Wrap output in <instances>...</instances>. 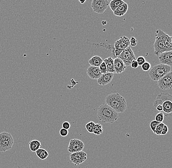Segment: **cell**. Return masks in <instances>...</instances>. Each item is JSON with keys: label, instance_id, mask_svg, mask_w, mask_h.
I'll return each mask as SVG.
<instances>
[{"label": "cell", "instance_id": "obj_1", "mask_svg": "<svg viewBox=\"0 0 172 168\" xmlns=\"http://www.w3.org/2000/svg\"><path fill=\"white\" fill-rule=\"evenodd\" d=\"M156 40L154 44V53L158 56L163 52L172 51L171 37L162 30H157L155 34Z\"/></svg>", "mask_w": 172, "mask_h": 168}, {"label": "cell", "instance_id": "obj_2", "mask_svg": "<svg viewBox=\"0 0 172 168\" xmlns=\"http://www.w3.org/2000/svg\"><path fill=\"white\" fill-rule=\"evenodd\" d=\"M105 103L118 113H123L127 109L126 100L120 93L108 95L106 97Z\"/></svg>", "mask_w": 172, "mask_h": 168}, {"label": "cell", "instance_id": "obj_3", "mask_svg": "<svg viewBox=\"0 0 172 168\" xmlns=\"http://www.w3.org/2000/svg\"><path fill=\"white\" fill-rule=\"evenodd\" d=\"M97 116L99 120L104 123L113 124L118 119V113L106 103L99 107Z\"/></svg>", "mask_w": 172, "mask_h": 168}, {"label": "cell", "instance_id": "obj_4", "mask_svg": "<svg viewBox=\"0 0 172 168\" xmlns=\"http://www.w3.org/2000/svg\"><path fill=\"white\" fill-rule=\"evenodd\" d=\"M161 105L163 107L164 116L170 117L172 116V95L167 93H161L156 97L154 102V107Z\"/></svg>", "mask_w": 172, "mask_h": 168}, {"label": "cell", "instance_id": "obj_5", "mask_svg": "<svg viewBox=\"0 0 172 168\" xmlns=\"http://www.w3.org/2000/svg\"><path fill=\"white\" fill-rule=\"evenodd\" d=\"M171 71V67L162 64H160L154 66L150 69L149 74L150 78L152 80L157 81Z\"/></svg>", "mask_w": 172, "mask_h": 168}, {"label": "cell", "instance_id": "obj_6", "mask_svg": "<svg viewBox=\"0 0 172 168\" xmlns=\"http://www.w3.org/2000/svg\"><path fill=\"white\" fill-rule=\"evenodd\" d=\"M14 139L11 133L3 132L0 133V152H6L11 149L14 144Z\"/></svg>", "mask_w": 172, "mask_h": 168}, {"label": "cell", "instance_id": "obj_7", "mask_svg": "<svg viewBox=\"0 0 172 168\" xmlns=\"http://www.w3.org/2000/svg\"><path fill=\"white\" fill-rule=\"evenodd\" d=\"M130 40L126 36H122L120 40L115 42V56L117 57L124 49L130 46Z\"/></svg>", "mask_w": 172, "mask_h": 168}, {"label": "cell", "instance_id": "obj_8", "mask_svg": "<svg viewBox=\"0 0 172 168\" xmlns=\"http://www.w3.org/2000/svg\"><path fill=\"white\" fill-rule=\"evenodd\" d=\"M109 6L108 0H92L91 7L97 14H103Z\"/></svg>", "mask_w": 172, "mask_h": 168}, {"label": "cell", "instance_id": "obj_9", "mask_svg": "<svg viewBox=\"0 0 172 168\" xmlns=\"http://www.w3.org/2000/svg\"><path fill=\"white\" fill-rule=\"evenodd\" d=\"M117 57L123 61L126 66H130L132 61L136 60L134 52L130 46L124 49Z\"/></svg>", "mask_w": 172, "mask_h": 168}, {"label": "cell", "instance_id": "obj_10", "mask_svg": "<svg viewBox=\"0 0 172 168\" xmlns=\"http://www.w3.org/2000/svg\"><path fill=\"white\" fill-rule=\"evenodd\" d=\"M157 85L159 88L163 90L172 89V72L167 73L158 80Z\"/></svg>", "mask_w": 172, "mask_h": 168}, {"label": "cell", "instance_id": "obj_11", "mask_svg": "<svg viewBox=\"0 0 172 168\" xmlns=\"http://www.w3.org/2000/svg\"><path fill=\"white\" fill-rule=\"evenodd\" d=\"M87 158V154L84 151L71 153L70 156V160L75 166H78L84 162Z\"/></svg>", "mask_w": 172, "mask_h": 168}, {"label": "cell", "instance_id": "obj_12", "mask_svg": "<svg viewBox=\"0 0 172 168\" xmlns=\"http://www.w3.org/2000/svg\"><path fill=\"white\" fill-rule=\"evenodd\" d=\"M84 143L82 141L77 139H71L69 142L68 150L70 153L80 152L84 148Z\"/></svg>", "mask_w": 172, "mask_h": 168}, {"label": "cell", "instance_id": "obj_13", "mask_svg": "<svg viewBox=\"0 0 172 168\" xmlns=\"http://www.w3.org/2000/svg\"><path fill=\"white\" fill-rule=\"evenodd\" d=\"M161 64L172 67V51L163 52L158 56Z\"/></svg>", "mask_w": 172, "mask_h": 168}, {"label": "cell", "instance_id": "obj_14", "mask_svg": "<svg viewBox=\"0 0 172 168\" xmlns=\"http://www.w3.org/2000/svg\"><path fill=\"white\" fill-rule=\"evenodd\" d=\"M87 74L90 78L93 80L98 79L102 74L99 67L93 66L88 67L87 69Z\"/></svg>", "mask_w": 172, "mask_h": 168}, {"label": "cell", "instance_id": "obj_15", "mask_svg": "<svg viewBox=\"0 0 172 168\" xmlns=\"http://www.w3.org/2000/svg\"><path fill=\"white\" fill-rule=\"evenodd\" d=\"M114 78V74L111 73H107L102 74L100 78L97 79V82L99 85L105 86L109 83H110Z\"/></svg>", "mask_w": 172, "mask_h": 168}, {"label": "cell", "instance_id": "obj_16", "mask_svg": "<svg viewBox=\"0 0 172 168\" xmlns=\"http://www.w3.org/2000/svg\"><path fill=\"white\" fill-rule=\"evenodd\" d=\"M126 67L123 61L118 57L114 59V68L116 74H120L123 73L126 69Z\"/></svg>", "mask_w": 172, "mask_h": 168}, {"label": "cell", "instance_id": "obj_17", "mask_svg": "<svg viewBox=\"0 0 172 168\" xmlns=\"http://www.w3.org/2000/svg\"><path fill=\"white\" fill-rule=\"evenodd\" d=\"M128 9V4L125 2L124 4L120 6L119 7H117L114 11H113V12L115 16H117V17H121V16H124L126 13Z\"/></svg>", "mask_w": 172, "mask_h": 168}, {"label": "cell", "instance_id": "obj_18", "mask_svg": "<svg viewBox=\"0 0 172 168\" xmlns=\"http://www.w3.org/2000/svg\"><path fill=\"white\" fill-rule=\"evenodd\" d=\"M103 61L107 66L108 73L116 74L114 68V59H112L111 57H108V58H105Z\"/></svg>", "mask_w": 172, "mask_h": 168}, {"label": "cell", "instance_id": "obj_19", "mask_svg": "<svg viewBox=\"0 0 172 168\" xmlns=\"http://www.w3.org/2000/svg\"><path fill=\"white\" fill-rule=\"evenodd\" d=\"M103 61L101 57L99 56H95L92 57V58L88 60V63L91 66L99 67Z\"/></svg>", "mask_w": 172, "mask_h": 168}, {"label": "cell", "instance_id": "obj_20", "mask_svg": "<svg viewBox=\"0 0 172 168\" xmlns=\"http://www.w3.org/2000/svg\"><path fill=\"white\" fill-rule=\"evenodd\" d=\"M41 146V143L40 141L38 140H32L29 142V149L33 152H35L36 151L40 148Z\"/></svg>", "mask_w": 172, "mask_h": 168}, {"label": "cell", "instance_id": "obj_21", "mask_svg": "<svg viewBox=\"0 0 172 168\" xmlns=\"http://www.w3.org/2000/svg\"><path fill=\"white\" fill-rule=\"evenodd\" d=\"M35 153L37 157L41 160H45V159H47L49 156L48 151L43 148H40L38 149V150L36 151Z\"/></svg>", "mask_w": 172, "mask_h": 168}, {"label": "cell", "instance_id": "obj_22", "mask_svg": "<svg viewBox=\"0 0 172 168\" xmlns=\"http://www.w3.org/2000/svg\"><path fill=\"white\" fill-rule=\"evenodd\" d=\"M124 3H125V2L123 0H111V1L109 2V6L111 10L114 11L117 7Z\"/></svg>", "mask_w": 172, "mask_h": 168}, {"label": "cell", "instance_id": "obj_23", "mask_svg": "<svg viewBox=\"0 0 172 168\" xmlns=\"http://www.w3.org/2000/svg\"><path fill=\"white\" fill-rule=\"evenodd\" d=\"M103 132V126L100 124H95L93 129V134L97 135H100Z\"/></svg>", "mask_w": 172, "mask_h": 168}, {"label": "cell", "instance_id": "obj_24", "mask_svg": "<svg viewBox=\"0 0 172 168\" xmlns=\"http://www.w3.org/2000/svg\"><path fill=\"white\" fill-rule=\"evenodd\" d=\"M94 125H95V123L93 121H91L86 124L85 127H86L87 130L88 131V132L90 133H93V129Z\"/></svg>", "mask_w": 172, "mask_h": 168}, {"label": "cell", "instance_id": "obj_25", "mask_svg": "<svg viewBox=\"0 0 172 168\" xmlns=\"http://www.w3.org/2000/svg\"><path fill=\"white\" fill-rule=\"evenodd\" d=\"M164 124H163V123H160V124L156 126V128L155 129V133H155V134H156V135H161L162 130V128H163Z\"/></svg>", "mask_w": 172, "mask_h": 168}, {"label": "cell", "instance_id": "obj_26", "mask_svg": "<svg viewBox=\"0 0 172 168\" xmlns=\"http://www.w3.org/2000/svg\"><path fill=\"white\" fill-rule=\"evenodd\" d=\"M164 119V115L162 112H160L157 113L155 117V120L160 123H163Z\"/></svg>", "mask_w": 172, "mask_h": 168}, {"label": "cell", "instance_id": "obj_27", "mask_svg": "<svg viewBox=\"0 0 172 168\" xmlns=\"http://www.w3.org/2000/svg\"><path fill=\"white\" fill-rule=\"evenodd\" d=\"M141 68H142V70H144L145 72H147V71L149 70L151 68V65L149 62L146 61L141 65Z\"/></svg>", "mask_w": 172, "mask_h": 168}, {"label": "cell", "instance_id": "obj_28", "mask_svg": "<svg viewBox=\"0 0 172 168\" xmlns=\"http://www.w3.org/2000/svg\"><path fill=\"white\" fill-rule=\"evenodd\" d=\"M99 68V69H100L101 74H104L108 73V72H107V66H106L105 63L104 62V61L101 64V65H100Z\"/></svg>", "mask_w": 172, "mask_h": 168}, {"label": "cell", "instance_id": "obj_29", "mask_svg": "<svg viewBox=\"0 0 172 168\" xmlns=\"http://www.w3.org/2000/svg\"><path fill=\"white\" fill-rule=\"evenodd\" d=\"M160 122H157L156 120H153L151 122L150 124V126L151 129L153 131V132L154 133H155V129L156 128V126L160 124Z\"/></svg>", "mask_w": 172, "mask_h": 168}, {"label": "cell", "instance_id": "obj_30", "mask_svg": "<svg viewBox=\"0 0 172 168\" xmlns=\"http://www.w3.org/2000/svg\"><path fill=\"white\" fill-rule=\"evenodd\" d=\"M136 60L138 62L139 66H141L143 64L146 62V59L144 58V57H142V56L138 57V58L136 59Z\"/></svg>", "mask_w": 172, "mask_h": 168}, {"label": "cell", "instance_id": "obj_31", "mask_svg": "<svg viewBox=\"0 0 172 168\" xmlns=\"http://www.w3.org/2000/svg\"><path fill=\"white\" fill-rule=\"evenodd\" d=\"M59 133H60V135L61 136L65 137V136H68V134H69V131H68V130L62 128V129H60Z\"/></svg>", "mask_w": 172, "mask_h": 168}, {"label": "cell", "instance_id": "obj_32", "mask_svg": "<svg viewBox=\"0 0 172 168\" xmlns=\"http://www.w3.org/2000/svg\"><path fill=\"white\" fill-rule=\"evenodd\" d=\"M130 45L132 47H135L137 46V43H138V41L136 40L135 38L132 36L130 40Z\"/></svg>", "mask_w": 172, "mask_h": 168}, {"label": "cell", "instance_id": "obj_33", "mask_svg": "<svg viewBox=\"0 0 172 168\" xmlns=\"http://www.w3.org/2000/svg\"><path fill=\"white\" fill-rule=\"evenodd\" d=\"M168 131L169 129L167 125H166V124H164L163 128H162V130L161 135H166L168 132Z\"/></svg>", "mask_w": 172, "mask_h": 168}, {"label": "cell", "instance_id": "obj_34", "mask_svg": "<svg viewBox=\"0 0 172 168\" xmlns=\"http://www.w3.org/2000/svg\"><path fill=\"white\" fill-rule=\"evenodd\" d=\"M130 65H131V67H132V68L133 69H137L139 66L138 64V62L136 60H133Z\"/></svg>", "mask_w": 172, "mask_h": 168}, {"label": "cell", "instance_id": "obj_35", "mask_svg": "<svg viewBox=\"0 0 172 168\" xmlns=\"http://www.w3.org/2000/svg\"><path fill=\"white\" fill-rule=\"evenodd\" d=\"M62 127L66 129L69 130L70 128V124L69 122H64L62 124Z\"/></svg>", "mask_w": 172, "mask_h": 168}, {"label": "cell", "instance_id": "obj_36", "mask_svg": "<svg viewBox=\"0 0 172 168\" xmlns=\"http://www.w3.org/2000/svg\"><path fill=\"white\" fill-rule=\"evenodd\" d=\"M78 1H79V2H80L81 4H83L85 3V2H86L87 0H78Z\"/></svg>", "mask_w": 172, "mask_h": 168}, {"label": "cell", "instance_id": "obj_37", "mask_svg": "<svg viewBox=\"0 0 172 168\" xmlns=\"http://www.w3.org/2000/svg\"><path fill=\"white\" fill-rule=\"evenodd\" d=\"M107 21H103L102 22V25H106V24H107Z\"/></svg>", "mask_w": 172, "mask_h": 168}, {"label": "cell", "instance_id": "obj_38", "mask_svg": "<svg viewBox=\"0 0 172 168\" xmlns=\"http://www.w3.org/2000/svg\"><path fill=\"white\" fill-rule=\"evenodd\" d=\"M171 40H172V36H171Z\"/></svg>", "mask_w": 172, "mask_h": 168}]
</instances>
